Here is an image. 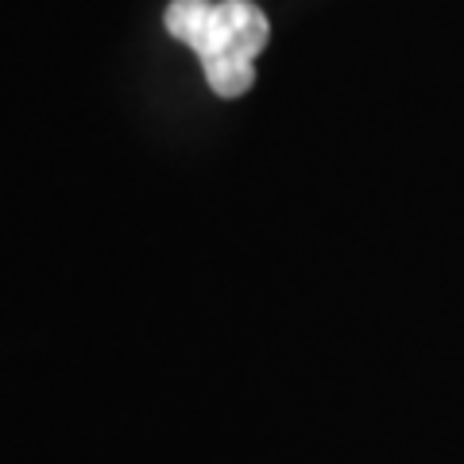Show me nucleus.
<instances>
[{
  "label": "nucleus",
  "mask_w": 464,
  "mask_h": 464,
  "mask_svg": "<svg viewBox=\"0 0 464 464\" xmlns=\"http://www.w3.org/2000/svg\"><path fill=\"white\" fill-rule=\"evenodd\" d=\"M167 32L186 43L209 78L217 97H244L256 82V58L267 47L271 24L252 0H170Z\"/></svg>",
  "instance_id": "f257e3e1"
}]
</instances>
